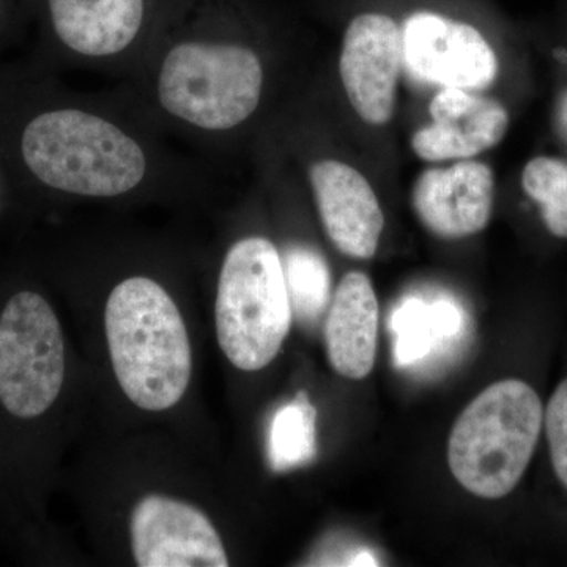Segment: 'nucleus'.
<instances>
[{
    "label": "nucleus",
    "instance_id": "nucleus-4",
    "mask_svg": "<svg viewBox=\"0 0 567 567\" xmlns=\"http://www.w3.org/2000/svg\"><path fill=\"white\" fill-rule=\"evenodd\" d=\"M215 324L223 353L240 371H260L278 357L292 324V306L281 256L267 238H244L227 252Z\"/></svg>",
    "mask_w": 567,
    "mask_h": 567
},
{
    "label": "nucleus",
    "instance_id": "nucleus-10",
    "mask_svg": "<svg viewBox=\"0 0 567 567\" xmlns=\"http://www.w3.org/2000/svg\"><path fill=\"white\" fill-rule=\"evenodd\" d=\"M494 173L484 163L432 167L417 177L413 208L425 229L446 240L486 229L494 208Z\"/></svg>",
    "mask_w": 567,
    "mask_h": 567
},
{
    "label": "nucleus",
    "instance_id": "nucleus-17",
    "mask_svg": "<svg viewBox=\"0 0 567 567\" xmlns=\"http://www.w3.org/2000/svg\"><path fill=\"white\" fill-rule=\"evenodd\" d=\"M522 186L539 204L548 233L567 238V162L537 156L525 166Z\"/></svg>",
    "mask_w": 567,
    "mask_h": 567
},
{
    "label": "nucleus",
    "instance_id": "nucleus-6",
    "mask_svg": "<svg viewBox=\"0 0 567 567\" xmlns=\"http://www.w3.org/2000/svg\"><path fill=\"white\" fill-rule=\"evenodd\" d=\"M65 380L61 323L40 293L20 292L0 315V404L32 420L58 401Z\"/></svg>",
    "mask_w": 567,
    "mask_h": 567
},
{
    "label": "nucleus",
    "instance_id": "nucleus-5",
    "mask_svg": "<svg viewBox=\"0 0 567 567\" xmlns=\"http://www.w3.org/2000/svg\"><path fill=\"white\" fill-rule=\"evenodd\" d=\"M262 63L235 44L183 43L159 73L164 110L204 130H229L251 117L262 95Z\"/></svg>",
    "mask_w": 567,
    "mask_h": 567
},
{
    "label": "nucleus",
    "instance_id": "nucleus-18",
    "mask_svg": "<svg viewBox=\"0 0 567 567\" xmlns=\"http://www.w3.org/2000/svg\"><path fill=\"white\" fill-rule=\"evenodd\" d=\"M457 322L456 309L451 305L439 303L434 308H425L421 301L406 305L393 323L399 333L398 360L409 363L423 357L436 336L453 333Z\"/></svg>",
    "mask_w": 567,
    "mask_h": 567
},
{
    "label": "nucleus",
    "instance_id": "nucleus-3",
    "mask_svg": "<svg viewBox=\"0 0 567 567\" xmlns=\"http://www.w3.org/2000/svg\"><path fill=\"white\" fill-rule=\"evenodd\" d=\"M22 156L39 181L80 196L128 193L147 162L136 141L96 115L76 110L44 112L22 133Z\"/></svg>",
    "mask_w": 567,
    "mask_h": 567
},
{
    "label": "nucleus",
    "instance_id": "nucleus-15",
    "mask_svg": "<svg viewBox=\"0 0 567 567\" xmlns=\"http://www.w3.org/2000/svg\"><path fill=\"white\" fill-rule=\"evenodd\" d=\"M284 278L292 315L303 323H316L331 301V274L322 254L309 246L293 245L286 249Z\"/></svg>",
    "mask_w": 567,
    "mask_h": 567
},
{
    "label": "nucleus",
    "instance_id": "nucleus-12",
    "mask_svg": "<svg viewBox=\"0 0 567 567\" xmlns=\"http://www.w3.org/2000/svg\"><path fill=\"white\" fill-rule=\"evenodd\" d=\"M429 112L434 123L412 137L413 152L424 162L472 158L498 145L509 125L502 103L462 89L436 93Z\"/></svg>",
    "mask_w": 567,
    "mask_h": 567
},
{
    "label": "nucleus",
    "instance_id": "nucleus-13",
    "mask_svg": "<svg viewBox=\"0 0 567 567\" xmlns=\"http://www.w3.org/2000/svg\"><path fill=\"white\" fill-rule=\"evenodd\" d=\"M379 301L369 276L350 271L331 297L324 346L331 368L350 380H363L375 365Z\"/></svg>",
    "mask_w": 567,
    "mask_h": 567
},
{
    "label": "nucleus",
    "instance_id": "nucleus-8",
    "mask_svg": "<svg viewBox=\"0 0 567 567\" xmlns=\"http://www.w3.org/2000/svg\"><path fill=\"white\" fill-rule=\"evenodd\" d=\"M141 567L229 566L221 536L199 507L166 495L142 498L130 520Z\"/></svg>",
    "mask_w": 567,
    "mask_h": 567
},
{
    "label": "nucleus",
    "instance_id": "nucleus-16",
    "mask_svg": "<svg viewBox=\"0 0 567 567\" xmlns=\"http://www.w3.org/2000/svg\"><path fill=\"white\" fill-rule=\"evenodd\" d=\"M270 464L286 472L312 461L316 456V409L306 393L276 412L270 431Z\"/></svg>",
    "mask_w": 567,
    "mask_h": 567
},
{
    "label": "nucleus",
    "instance_id": "nucleus-1",
    "mask_svg": "<svg viewBox=\"0 0 567 567\" xmlns=\"http://www.w3.org/2000/svg\"><path fill=\"white\" fill-rule=\"evenodd\" d=\"M115 379L134 405L163 412L181 402L192 380L193 354L185 320L153 279H126L104 311Z\"/></svg>",
    "mask_w": 567,
    "mask_h": 567
},
{
    "label": "nucleus",
    "instance_id": "nucleus-19",
    "mask_svg": "<svg viewBox=\"0 0 567 567\" xmlns=\"http://www.w3.org/2000/svg\"><path fill=\"white\" fill-rule=\"evenodd\" d=\"M543 436L555 481L567 492V377L548 398Z\"/></svg>",
    "mask_w": 567,
    "mask_h": 567
},
{
    "label": "nucleus",
    "instance_id": "nucleus-9",
    "mask_svg": "<svg viewBox=\"0 0 567 567\" xmlns=\"http://www.w3.org/2000/svg\"><path fill=\"white\" fill-rule=\"evenodd\" d=\"M402 31L383 13L358 14L342 43L339 71L353 110L371 125L393 117L402 69Z\"/></svg>",
    "mask_w": 567,
    "mask_h": 567
},
{
    "label": "nucleus",
    "instance_id": "nucleus-11",
    "mask_svg": "<svg viewBox=\"0 0 567 567\" xmlns=\"http://www.w3.org/2000/svg\"><path fill=\"white\" fill-rule=\"evenodd\" d=\"M324 233L354 259H371L379 248L385 216L371 183L349 164L322 159L309 171Z\"/></svg>",
    "mask_w": 567,
    "mask_h": 567
},
{
    "label": "nucleus",
    "instance_id": "nucleus-14",
    "mask_svg": "<svg viewBox=\"0 0 567 567\" xmlns=\"http://www.w3.org/2000/svg\"><path fill=\"white\" fill-rule=\"evenodd\" d=\"M50 9L59 39L93 58L128 48L144 18V0H50Z\"/></svg>",
    "mask_w": 567,
    "mask_h": 567
},
{
    "label": "nucleus",
    "instance_id": "nucleus-2",
    "mask_svg": "<svg viewBox=\"0 0 567 567\" xmlns=\"http://www.w3.org/2000/svg\"><path fill=\"white\" fill-rule=\"evenodd\" d=\"M543 398L532 383H492L466 406L451 431L447 464L470 494L502 499L516 491L544 431Z\"/></svg>",
    "mask_w": 567,
    "mask_h": 567
},
{
    "label": "nucleus",
    "instance_id": "nucleus-7",
    "mask_svg": "<svg viewBox=\"0 0 567 567\" xmlns=\"http://www.w3.org/2000/svg\"><path fill=\"white\" fill-rule=\"evenodd\" d=\"M402 59L420 80L462 91H486L494 84L498 61L483 33L466 22L432 11L406 18Z\"/></svg>",
    "mask_w": 567,
    "mask_h": 567
}]
</instances>
